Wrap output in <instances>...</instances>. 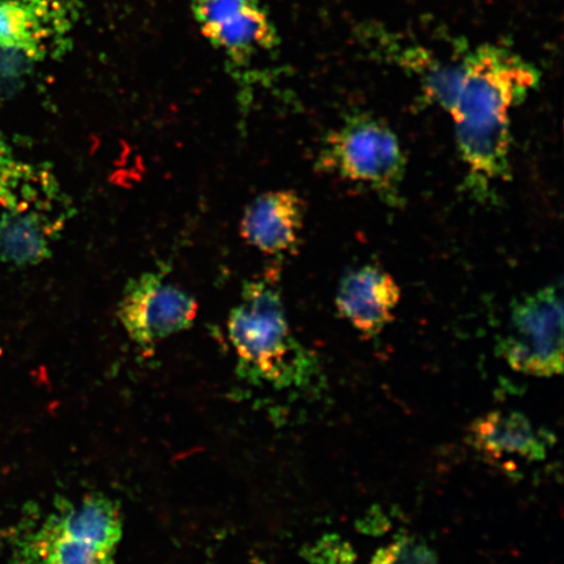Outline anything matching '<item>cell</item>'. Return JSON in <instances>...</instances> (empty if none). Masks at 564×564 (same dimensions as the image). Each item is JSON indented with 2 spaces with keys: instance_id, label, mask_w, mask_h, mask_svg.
I'll return each mask as SVG.
<instances>
[{
  "instance_id": "5",
  "label": "cell",
  "mask_w": 564,
  "mask_h": 564,
  "mask_svg": "<svg viewBox=\"0 0 564 564\" xmlns=\"http://www.w3.org/2000/svg\"><path fill=\"white\" fill-rule=\"evenodd\" d=\"M319 166L338 178L369 188L388 206H399L406 172L400 140L384 122L369 116L348 118L328 133Z\"/></svg>"
},
{
  "instance_id": "6",
  "label": "cell",
  "mask_w": 564,
  "mask_h": 564,
  "mask_svg": "<svg viewBox=\"0 0 564 564\" xmlns=\"http://www.w3.org/2000/svg\"><path fill=\"white\" fill-rule=\"evenodd\" d=\"M499 350L513 370L527 376H561L563 299L560 288H542L513 303Z\"/></svg>"
},
{
  "instance_id": "9",
  "label": "cell",
  "mask_w": 564,
  "mask_h": 564,
  "mask_svg": "<svg viewBox=\"0 0 564 564\" xmlns=\"http://www.w3.org/2000/svg\"><path fill=\"white\" fill-rule=\"evenodd\" d=\"M75 18L73 0H0V47L40 62L62 51Z\"/></svg>"
},
{
  "instance_id": "13",
  "label": "cell",
  "mask_w": 564,
  "mask_h": 564,
  "mask_svg": "<svg viewBox=\"0 0 564 564\" xmlns=\"http://www.w3.org/2000/svg\"><path fill=\"white\" fill-rule=\"evenodd\" d=\"M35 63L23 53L0 47V105L9 102L19 94Z\"/></svg>"
},
{
  "instance_id": "10",
  "label": "cell",
  "mask_w": 564,
  "mask_h": 564,
  "mask_svg": "<svg viewBox=\"0 0 564 564\" xmlns=\"http://www.w3.org/2000/svg\"><path fill=\"white\" fill-rule=\"evenodd\" d=\"M400 300L401 289L390 273L377 265H364L345 274L335 302L345 321L371 337L393 322Z\"/></svg>"
},
{
  "instance_id": "15",
  "label": "cell",
  "mask_w": 564,
  "mask_h": 564,
  "mask_svg": "<svg viewBox=\"0 0 564 564\" xmlns=\"http://www.w3.org/2000/svg\"><path fill=\"white\" fill-rule=\"evenodd\" d=\"M252 564H265V563H264V562L257 561V562H253Z\"/></svg>"
},
{
  "instance_id": "2",
  "label": "cell",
  "mask_w": 564,
  "mask_h": 564,
  "mask_svg": "<svg viewBox=\"0 0 564 564\" xmlns=\"http://www.w3.org/2000/svg\"><path fill=\"white\" fill-rule=\"evenodd\" d=\"M75 215L53 167L15 156L0 135V259L17 267L37 265Z\"/></svg>"
},
{
  "instance_id": "12",
  "label": "cell",
  "mask_w": 564,
  "mask_h": 564,
  "mask_svg": "<svg viewBox=\"0 0 564 564\" xmlns=\"http://www.w3.org/2000/svg\"><path fill=\"white\" fill-rule=\"evenodd\" d=\"M470 442L491 460L510 456L541 460L546 453L544 438L523 414L514 412H492L478 419L471 425Z\"/></svg>"
},
{
  "instance_id": "8",
  "label": "cell",
  "mask_w": 564,
  "mask_h": 564,
  "mask_svg": "<svg viewBox=\"0 0 564 564\" xmlns=\"http://www.w3.org/2000/svg\"><path fill=\"white\" fill-rule=\"evenodd\" d=\"M194 17L210 44L238 67L276 47L279 39L260 0H192Z\"/></svg>"
},
{
  "instance_id": "14",
  "label": "cell",
  "mask_w": 564,
  "mask_h": 564,
  "mask_svg": "<svg viewBox=\"0 0 564 564\" xmlns=\"http://www.w3.org/2000/svg\"><path fill=\"white\" fill-rule=\"evenodd\" d=\"M371 564H438V558L423 542L401 535L390 545L379 549Z\"/></svg>"
},
{
  "instance_id": "11",
  "label": "cell",
  "mask_w": 564,
  "mask_h": 564,
  "mask_svg": "<svg viewBox=\"0 0 564 564\" xmlns=\"http://www.w3.org/2000/svg\"><path fill=\"white\" fill-rule=\"evenodd\" d=\"M303 217L305 209L297 193L292 189L265 193L246 208L241 236L268 256H285L300 242Z\"/></svg>"
},
{
  "instance_id": "7",
  "label": "cell",
  "mask_w": 564,
  "mask_h": 564,
  "mask_svg": "<svg viewBox=\"0 0 564 564\" xmlns=\"http://www.w3.org/2000/svg\"><path fill=\"white\" fill-rule=\"evenodd\" d=\"M197 302L165 280L164 274H140L126 285L117 315L126 334L143 350L193 326Z\"/></svg>"
},
{
  "instance_id": "1",
  "label": "cell",
  "mask_w": 564,
  "mask_h": 564,
  "mask_svg": "<svg viewBox=\"0 0 564 564\" xmlns=\"http://www.w3.org/2000/svg\"><path fill=\"white\" fill-rule=\"evenodd\" d=\"M539 70L506 48L485 45L455 66L446 110L455 124L465 187L490 200L510 180V111L538 87Z\"/></svg>"
},
{
  "instance_id": "4",
  "label": "cell",
  "mask_w": 564,
  "mask_h": 564,
  "mask_svg": "<svg viewBox=\"0 0 564 564\" xmlns=\"http://www.w3.org/2000/svg\"><path fill=\"white\" fill-rule=\"evenodd\" d=\"M228 335L238 373L252 383L288 387L299 383L312 366L289 326L284 302L272 278L247 281L231 310Z\"/></svg>"
},
{
  "instance_id": "3",
  "label": "cell",
  "mask_w": 564,
  "mask_h": 564,
  "mask_svg": "<svg viewBox=\"0 0 564 564\" xmlns=\"http://www.w3.org/2000/svg\"><path fill=\"white\" fill-rule=\"evenodd\" d=\"M122 513L102 494L56 499L44 518L21 525L13 541L15 564H115Z\"/></svg>"
}]
</instances>
